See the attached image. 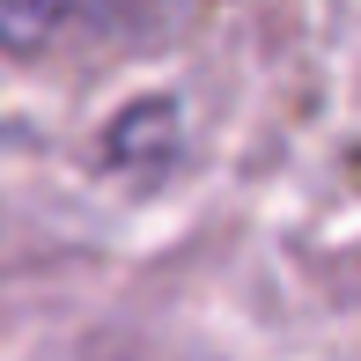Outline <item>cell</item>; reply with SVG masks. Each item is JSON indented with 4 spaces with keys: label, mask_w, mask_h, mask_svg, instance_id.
<instances>
[{
    "label": "cell",
    "mask_w": 361,
    "mask_h": 361,
    "mask_svg": "<svg viewBox=\"0 0 361 361\" xmlns=\"http://www.w3.org/2000/svg\"><path fill=\"white\" fill-rule=\"evenodd\" d=\"M67 15H74V0H0V44H8V52H30V44H44Z\"/></svg>",
    "instance_id": "1"
}]
</instances>
